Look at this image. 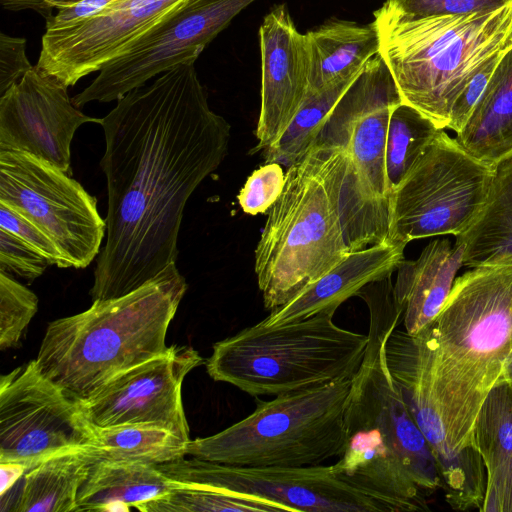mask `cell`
Returning <instances> with one entry per match:
<instances>
[{"label":"cell","mask_w":512,"mask_h":512,"mask_svg":"<svg viewBox=\"0 0 512 512\" xmlns=\"http://www.w3.org/2000/svg\"><path fill=\"white\" fill-rule=\"evenodd\" d=\"M195 61L129 91L102 118L108 208L92 301L125 296L176 262L187 200L228 153L230 124L210 108Z\"/></svg>","instance_id":"obj_1"},{"label":"cell","mask_w":512,"mask_h":512,"mask_svg":"<svg viewBox=\"0 0 512 512\" xmlns=\"http://www.w3.org/2000/svg\"><path fill=\"white\" fill-rule=\"evenodd\" d=\"M511 351L512 265L473 267L430 324L415 335L396 328L385 344L389 369L434 405L456 453L475 447L476 418Z\"/></svg>","instance_id":"obj_2"},{"label":"cell","mask_w":512,"mask_h":512,"mask_svg":"<svg viewBox=\"0 0 512 512\" xmlns=\"http://www.w3.org/2000/svg\"><path fill=\"white\" fill-rule=\"evenodd\" d=\"M368 343L351 378L345 411L346 444L333 471L344 480L391 499L404 512L429 511L442 490L440 472L423 433L389 370L385 344L402 321L392 275L363 287Z\"/></svg>","instance_id":"obj_3"},{"label":"cell","mask_w":512,"mask_h":512,"mask_svg":"<svg viewBox=\"0 0 512 512\" xmlns=\"http://www.w3.org/2000/svg\"><path fill=\"white\" fill-rule=\"evenodd\" d=\"M176 262L137 290L93 301L46 328L35 359L40 373L83 404L117 375L168 350L166 334L186 292Z\"/></svg>","instance_id":"obj_4"},{"label":"cell","mask_w":512,"mask_h":512,"mask_svg":"<svg viewBox=\"0 0 512 512\" xmlns=\"http://www.w3.org/2000/svg\"><path fill=\"white\" fill-rule=\"evenodd\" d=\"M347 152L315 140L286 169L285 185L267 211L254 270L264 307L282 306L351 251L343 218Z\"/></svg>","instance_id":"obj_5"},{"label":"cell","mask_w":512,"mask_h":512,"mask_svg":"<svg viewBox=\"0 0 512 512\" xmlns=\"http://www.w3.org/2000/svg\"><path fill=\"white\" fill-rule=\"evenodd\" d=\"M380 54L402 102L438 128L476 70L512 48V2L464 15L406 18L384 5L374 12Z\"/></svg>","instance_id":"obj_6"},{"label":"cell","mask_w":512,"mask_h":512,"mask_svg":"<svg viewBox=\"0 0 512 512\" xmlns=\"http://www.w3.org/2000/svg\"><path fill=\"white\" fill-rule=\"evenodd\" d=\"M334 311L265 326L258 322L216 342L209 376L248 395L278 396L349 379L359 369L368 335L339 327Z\"/></svg>","instance_id":"obj_7"},{"label":"cell","mask_w":512,"mask_h":512,"mask_svg":"<svg viewBox=\"0 0 512 512\" xmlns=\"http://www.w3.org/2000/svg\"><path fill=\"white\" fill-rule=\"evenodd\" d=\"M351 378L275 396L256 397L244 419L190 440L186 455L249 467L322 465L345 449V411Z\"/></svg>","instance_id":"obj_8"},{"label":"cell","mask_w":512,"mask_h":512,"mask_svg":"<svg viewBox=\"0 0 512 512\" xmlns=\"http://www.w3.org/2000/svg\"><path fill=\"white\" fill-rule=\"evenodd\" d=\"M400 103L394 78L378 53L336 103L316 138L342 147L349 158L342 210L352 252L392 243L385 150L389 119Z\"/></svg>","instance_id":"obj_9"},{"label":"cell","mask_w":512,"mask_h":512,"mask_svg":"<svg viewBox=\"0 0 512 512\" xmlns=\"http://www.w3.org/2000/svg\"><path fill=\"white\" fill-rule=\"evenodd\" d=\"M493 173V165L440 129L392 191L390 241L406 246L415 239L461 235L482 211Z\"/></svg>","instance_id":"obj_10"},{"label":"cell","mask_w":512,"mask_h":512,"mask_svg":"<svg viewBox=\"0 0 512 512\" xmlns=\"http://www.w3.org/2000/svg\"><path fill=\"white\" fill-rule=\"evenodd\" d=\"M156 466L174 482L262 499L283 511L403 512L391 499L344 480L332 465L249 467L181 457Z\"/></svg>","instance_id":"obj_11"},{"label":"cell","mask_w":512,"mask_h":512,"mask_svg":"<svg viewBox=\"0 0 512 512\" xmlns=\"http://www.w3.org/2000/svg\"><path fill=\"white\" fill-rule=\"evenodd\" d=\"M0 202L41 229L70 267L95 259L106 232L97 200L70 174L30 154L0 151Z\"/></svg>","instance_id":"obj_12"},{"label":"cell","mask_w":512,"mask_h":512,"mask_svg":"<svg viewBox=\"0 0 512 512\" xmlns=\"http://www.w3.org/2000/svg\"><path fill=\"white\" fill-rule=\"evenodd\" d=\"M256 0H182L154 26L107 63L82 92L72 98L86 104L111 102L146 84L204 48Z\"/></svg>","instance_id":"obj_13"},{"label":"cell","mask_w":512,"mask_h":512,"mask_svg":"<svg viewBox=\"0 0 512 512\" xmlns=\"http://www.w3.org/2000/svg\"><path fill=\"white\" fill-rule=\"evenodd\" d=\"M94 428L81 405L45 378L36 361L0 379V463L28 469L56 454L91 445Z\"/></svg>","instance_id":"obj_14"},{"label":"cell","mask_w":512,"mask_h":512,"mask_svg":"<svg viewBox=\"0 0 512 512\" xmlns=\"http://www.w3.org/2000/svg\"><path fill=\"white\" fill-rule=\"evenodd\" d=\"M203 362L193 347L173 344L163 355L117 375L80 404L82 411L93 428L151 424L189 442L181 389L185 376Z\"/></svg>","instance_id":"obj_15"},{"label":"cell","mask_w":512,"mask_h":512,"mask_svg":"<svg viewBox=\"0 0 512 512\" xmlns=\"http://www.w3.org/2000/svg\"><path fill=\"white\" fill-rule=\"evenodd\" d=\"M182 0H113L100 12L46 29L37 68L67 87L99 72Z\"/></svg>","instance_id":"obj_16"},{"label":"cell","mask_w":512,"mask_h":512,"mask_svg":"<svg viewBox=\"0 0 512 512\" xmlns=\"http://www.w3.org/2000/svg\"><path fill=\"white\" fill-rule=\"evenodd\" d=\"M67 86L36 65L0 96V151L30 154L71 174V143L83 124L102 118L84 114Z\"/></svg>","instance_id":"obj_17"},{"label":"cell","mask_w":512,"mask_h":512,"mask_svg":"<svg viewBox=\"0 0 512 512\" xmlns=\"http://www.w3.org/2000/svg\"><path fill=\"white\" fill-rule=\"evenodd\" d=\"M261 106L254 154L270 147L287 130L309 92L310 50L285 4L274 6L259 29Z\"/></svg>","instance_id":"obj_18"},{"label":"cell","mask_w":512,"mask_h":512,"mask_svg":"<svg viewBox=\"0 0 512 512\" xmlns=\"http://www.w3.org/2000/svg\"><path fill=\"white\" fill-rule=\"evenodd\" d=\"M405 245L380 243L350 252L336 267L299 291L260 321L265 326L285 324L334 311L367 284L396 272Z\"/></svg>","instance_id":"obj_19"},{"label":"cell","mask_w":512,"mask_h":512,"mask_svg":"<svg viewBox=\"0 0 512 512\" xmlns=\"http://www.w3.org/2000/svg\"><path fill=\"white\" fill-rule=\"evenodd\" d=\"M462 265V245H451L448 239L434 240L416 260L400 262L394 293L407 333L415 335L435 319Z\"/></svg>","instance_id":"obj_20"},{"label":"cell","mask_w":512,"mask_h":512,"mask_svg":"<svg viewBox=\"0 0 512 512\" xmlns=\"http://www.w3.org/2000/svg\"><path fill=\"white\" fill-rule=\"evenodd\" d=\"M473 440L486 471L482 512H512V383H497L475 421Z\"/></svg>","instance_id":"obj_21"},{"label":"cell","mask_w":512,"mask_h":512,"mask_svg":"<svg viewBox=\"0 0 512 512\" xmlns=\"http://www.w3.org/2000/svg\"><path fill=\"white\" fill-rule=\"evenodd\" d=\"M305 34L311 60L308 93H319L359 74L365 64L380 53L375 21L358 24L332 20Z\"/></svg>","instance_id":"obj_22"},{"label":"cell","mask_w":512,"mask_h":512,"mask_svg":"<svg viewBox=\"0 0 512 512\" xmlns=\"http://www.w3.org/2000/svg\"><path fill=\"white\" fill-rule=\"evenodd\" d=\"M174 485L156 465L93 462L79 487L76 512L138 509L163 497Z\"/></svg>","instance_id":"obj_23"},{"label":"cell","mask_w":512,"mask_h":512,"mask_svg":"<svg viewBox=\"0 0 512 512\" xmlns=\"http://www.w3.org/2000/svg\"><path fill=\"white\" fill-rule=\"evenodd\" d=\"M457 141L490 165L512 156V48L499 61Z\"/></svg>","instance_id":"obj_24"},{"label":"cell","mask_w":512,"mask_h":512,"mask_svg":"<svg viewBox=\"0 0 512 512\" xmlns=\"http://www.w3.org/2000/svg\"><path fill=\"white\" fill-rule=\"evenodd\" d=\"M456 242L463 247V265H512V156L494 165L486 203Z\"/></svg>","instance_id":"obj_25"},{"label":"cell","mask_w":512,"mask_h":512,"mask_svg":"<svg viewBox=\"0 0 512 512\" xmlns=\"http://www.w3.org/2000/svg\"><path fill=\"white\" fill-rule=\"evenodd\" d=\"M91 463L85 447L43 460L22 476L8 511L76 512L78 490Z\"/></svg>","instance_id":"obj_26"},{"label":"cell","mask_w":512,"mask_h":512,"mask_svg":"<svg viewBox=\"0 0 512 512\" xmlns=\"http://www.w3.org/2000/svg\"><path fill=\"white\" fill-rule=\"evenodd\" d=\"M95 439L85 449L91 462L163 464L186 455V445L174 433L151 424L94 428Z\"/></svg>","instance_id":"obj_27"},{"label":"cell","mask_w":512,"mask_h":512,"mask_svg":"<svg viewBox=\"0 0 512 512\" xmlns=\"http://www.w3.org/2000/svg\"><path fill=\"white\" fill-rule=\"evenodd\" d=\"M359 74L319 93H308L287 130L278 141L262 151L265 163H277L287 169L300 160L316 140L336 103Z\"/></svg>","instance_id":"obj_28"},{"label":"cell","mask_w":512,"mask_h":512,"mask_svg":"<svg viewBox=\"0 0 512 512\" xmlns=\"http://www.w3.org/2000/svg\"><path fill=\"white\" fill-rule=\"evenodd\" d=\"M438 128L418 110L400 103L390 116L385 150L386 173L392 191L437 136Z\"/></svg>","instance_id":"obj_29"},{"label":"cell","mask_w":512,"mask_h":512,"mask_svg":"<svg viewBox=\"0 0 512 512\" xmlns=\"http://www.w3.org/2000/svg\"><path fill=\"white\" fill-rule=\"evenodd\" d=\"M142 512H277L279 506L240 494L175 482L163 497L141 505Z\"/></svg>","instance_id":"obj_30"},{"label":"cell","mask_w":512,"mask_h":512,"mask_svg":"<svg viewBox=\"0 0 512 512\" xmlns=\"http://www.w3.org/2000/svg\"><path fill=\"white\" fill-rule=\"evenodd\" d=\"M38 297L11 274L0 271V350L14 348L36 314Z\"/></svg>","instance_id":"obj_31"},{"label":"cell","mask_w":512,"mask_h":512,"mask_svg":"<svg viewBox=\"0 0 512 512\" xmlns=\"http://www.w3.org/2000/svg\"><path fill=\"white\" fill-rule=\"evenodd\" d=\"M285 176L283 166L277 163H265L253 171L238 194L244 213H267L283 191Z\"/></svg>","instance_id":"obj_32"},{"label":"cell","mask_w":512,"mask_h":512,"mask_svg":"<svg viewBox=\"0 0 512 512\" xmlns=\"http://www.w3.org/2000/svg\"><path fill=\"white\" fill-rule=\"evenodd\" d=\"M512 0H386L393 13L406 18L464 15L500 8Z\"/></svg>","instance_id":"obj_33"},{"label":"cell","mask_w":512,"mask_h":512,"mask_svg":"<svg viewBox=\"0 0 512 512\" xmlns=\"http://www.w3.org/2000/svg\"><path fill=\"white\" fill-rule=\"evenodd\" d=\"M49 265V260L39 251L12 232L0 228V271L33 281Z\"/></svg>","instance_id":"obj_34"},{"label":"cell","mask_w":512,"mask_h":512,"mask_svg":"<svg viewBox=\"0 0 512 512\" xmlns=\"http://www.w3.org/2000/svg\"><path fill=\"white\" fill-rule=\"evenodd\" d=\"M0 228L12 232L44 255L51 265L70 267L55 243L26 217L0 202Z\"/></svg>","instance_id":"obj_35"},{"label":"cell","mask_w":512,"mask_h":512,"mask_svg":"<svg viewBox=\"0 0 512 512\" xmlns=\"http://www.w3.org/2000/svg\"><path fill=\"white\" fill-rule=\"evenodd\" d=\"M505 53L489 58L471 76L451 107L447 128L456 133L462 130Z\"/></svg>","instance_id":"obj_36"},{"label":"cell","mask_w":512,"mask_h":512,"mask_svg":"<svg viewBox=\"0 0 512 512\" xmlns=\"http://www.w3.org/2000/svg\"><path fill=\"white\" fill-rule=\"evenodd\" d=\"M33 65L26 55V39L0 33V96L19 82Z\"/></svg>","instance_id":"obj_37"},{"label":"cell","mask_w":512,"mask_h":512,"mask_svg":"<svg viewBox=\"0 0 512 512\" xmlns=\"http://www.w3.org/2000/svg\"><path fill=\"white\" fill-rule=\"evenodd\" d=\"M113 0H82L75 5L58 10L56 15L45 19L46 29H55L65 24L88 18L106 7Z\"/></svg>","instance_id":"obj_38"},{"label":"cell","mask_w":512,"mask_h":512,"mask_svg":"<svg viewBox=\"0 0 512 512\" xmlns=\"http://www.w3.org/2000/svg\"><path fill=\"white\" fill-rule=\"evenodd\" d=\"M82 0H0L2 7L8 11L33 10L45 19L53 15V10L63 9Z\"/></svg>","instance_id":"obj_39"},{"label":"cell","mask_w":512,"mask_h":512,"mask_svg":"<svg viewBox=\"0 0 512 512\" xmlns=\"http://www.w3.org/2000/svg\"><path fill=\"white\" fill-rule=\"evenodd\" d=\"M1 471V494L14 487L27 471V468L15 463H0Z\"/></svg>","instance_id":"obj_40"},{"label":"cell","mask_w":512,"mask_h":512,"mask_svg":"<svg viewBox=\"0 0 512 512\" xmlns=\"http://www.w3.org/2000/svg\"><path fill=\"white\" fill-rule=\"evenodd\" d=\"M504 381L512 383V351L506 360L502 375L500 376L497 383Z\"/></svg>","instance_id":"obj_41"}]
</instances>
